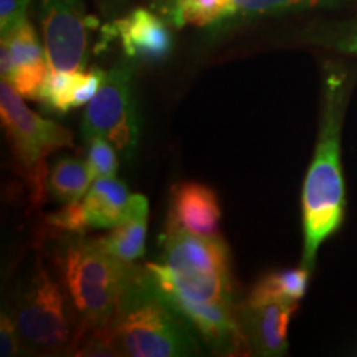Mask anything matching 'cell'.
I'll return each instance as SVG.
<instances>
[{"instance_id": "6da1fadb", "label": "cell", "mask_w": 357, "mask_h": 357, "mask_svg": "<svg viewBox=\"0 0 357 357\" xmlns=\"http://www.w3.org/2000/svg\"><path fill=\"white\" fill-rule=\"evenodd\" d=\"M113 329L123 356L185 357L200 351L197 333L164 298L146 266H134Z\"/></svg>"}, {"instance_id": "7a4b0ae2", "label": "cell", "mask_w": 357, "mask_h": 357, "mask_svg": "<svg viewBox=\"0 0 357 357\" xmlns=\"http://www.w3.org/2000/svg\"><path fill=\"white\" fill-rule=\"evenodd\" d=\"M159 243L162 260L144 266L160 291L200 303L231 301L230 252L222 236L207 238L166 227Z\"/></svg>"}, {"instance_id": "3957f363", "label": "cell", "mask_w": 357, "mask_h": 357, "mask_svg": "<svg viewBox=\"0 0 357 357\" xmlns=\"http://www.w3.org/2000/svg\"><path fill=\"white\" fill-rule=\"evenodd\" d=\"M56 273L88 331L113 324L134 266L124 263L100 240L66 238L56 250Z\"/></svg>"}, {"instance_id": "277c9868", "label": "cell", "mask_w": 357, "mask_h": 357, "mask_svg": "<svg viewBox=\"0 0 357 357\" xmlns=\"http://www.w3.org/2000/svg\"><path fill=\"white\" fill-rule=\"evenodd\" d=\"M339 102L341 96L337 95V88H333L328 95L314 159L303 187V265L306 268H311L314 263L319 245L341 225L344 212V181L339 149Z\"/></svg>"}, {"instance_id": "5b68a950", "label": "cell", "mask_w": 357, "mask_h": 357, "mask_svg": "<svg viewBox=\"0 0 357 357\" xmlns=\"http://www.w3.org/2000/svg\"><path fill=\"white\" fill-rule=\"evenodd\" d=\"M12 316L22 342L35 354L77 356L88 334L63 284L48 273L40 260L17 298Z\"/></svg>"}, {"instance_id": "8992f818", "label": "cell", "mask_w": 357, "mask_h": 357, "mask_svg": "<svg viewBox=\"0 0 357 357\" xmlns=\"http://www.w3.org/2000/svg\"><path fill=\"white\" fill-rule=\"evenodd\" d=\"M24 100L7 79H2L0 119L3 131L22 172L32 187L33 199L40 202L47 189V155L73 146V136L60 124L33 113Z\"/></svg>"}, {"instance_id": "52a82bcc", "label": "cell", "mask_w": 357, "mask_h": 357, "mask_svg": "<svg viewBox=\"0 0 357 357\" xmlns=\"http://www.w3.org/2000/svg\"><path fill=\"white\" fill-rule=\"evenodd\" d=\"M83 139L106 137L124 160H131L139 139L132 71L118 65L105 75L100 89L88 102L82 123Z\"/></svg>"}, {"instance_id": "ba28073f", "label": "cell", "mask_w": 357, "mask_h": 357, "mask_svg": "<svg viewBox=\"0 0 357 357\" xmlns=\"http://www.w3.org/2000/svg\"><path fill=\"white\" fill-rule=\"evenodd\" d=\"M45 55L52 71H82L88 60L89 32L98 26L82 0H42Z\"/></svg>"}, {"instance_id": "9c48e42d", "label": "cell", "mask_w": 357, "mask_h": 357, "mask_svg": "<svg viewBox=\"0 0 357 357\" xmlns=\"http://www.w3.org/2000/svg\"><path fill=\"white\" fill-rule=\"evenodd\" d=\"M164 298L189 321L194 331L204 339L211 351L220 356H250L247 334L243 333L238 318V307L234 301H207L200 303L178 296L174 293H164Z\"/></svg>"}, {"instance_id": "30bf717a", "label": "cell", "mask_w": 357, "mask_h": 357, "mask_svg": "<svg viewBox=\"0 0 357 357\" xmlns=\"http://www.w3.org/2000/svg\"><path fill=\"white\" fill-rule=\"evenodd\" d=\"M298 301H268L253 305L245 301L238 318L247 334L252 354L281 356L288 349V326Z\"/></svg>"}, {"instance_id": "8fae6325", "label": "cell", "mask_w": 357, "mask_h": 357, "mask_svg": "<svg viewBox=\"0 0 357 357\" xmlns=\"http://www.w3.org/2000/svg\"><path fill=\"white\" fill-rule=\"evenodd\" d=\"M111 33L121 40L129 60L139 63H159L172 52V35L160 17L146 8H136L109 26Z\"/></svg>"}, {"instance_id": "7c38bea8", "label": "cell", "mask_w": 357, "mask_h": 357, "mask_svg": "<svg viewBox=\"0 0 357 357\" xmlns=\"http://www.w3.org/2000/svg\"><path fill=\"white\" fill-rule=\"evenodd\" d=\"M2 42L10 50L13 61L12 73L7 82L25 100L40 101L45 82L50 73V65L33 26L29 20L22 22L12 32L2 35Z\"/></svg>"}, {"instance_id": "4fadbf2b", "label": "cell", "mask_w": 357, "mask_h": 357, "mask_svg": "<svg viewBox=\"0 0 357 357\" xmlns=\"http://www.w3.org/2000/svg\"><path fill=\"white\" fill-rule=\"evenodd\" d=\"M220 204L208 185L182 182L172 189L167 227L190 234L218 238L220 236Z\"/></svg>"}, {"instance_id": "5bb4252c", "label": "cell", "mask_w": 357, "mask_h": 357, "mask_svg": "<svg viewBox=\"0 0 357 357\" xmlns=\"http://www.w3.org/2000/svg\"><path fill=\"white\" fill-rule=\"evenodd\" d=\"M105 71H52L42 89L40 102L48 111L68 113L70 109L79 108L95 98L100 89Z\"/></svg>"}, {"instance_id": "9a60e30c", "label": "cell", "mask_w": 357, "mask_h": 357, "mask_svg": "<svg viewBox=\"0 0 357 357\" xmlns=\"http://www.w3.org/2000/svg\"><path fill=\"white\" fill-rule=\"evenodd\" d=\"M147 218H149L147 199L141 194L131 195L126 215L114 229H111V234L100 238V243L118 260L134 265L146 253Z\"/></svg>"}, {"instance_id": "2e32d148", "label": "cell", "mask_w": 357, "mask_h": 357, "mask_svg": "<svg viewBox=\"0 0 357 357\" xmlns=\"http://www.w3.org/2000/svg\"><path fill=\"white\" fill-rule=\"evenodd\" d=\"M129 200L131 194L119 178L102 177L93 181L83 199L91 229H114L126 215Z\"/></svg>"}, {"instance_id": "e0dca14e", "label": "cell", "mask_w": 357, "mask_h": 357, "mask_svg": "<svg viewBox=\"0 0 357 357\" xmlns=\"http://www.w3.org/2000/svg\"><path fill=\"white\" fill-rule=\"evenodd\" d=\"M310 280V268H293L268 273L257 281L248 303L260 305L268 301H300L305 296Z\"/></svg>"}, {"instance_id": "ac0fdd59", "label": "cell", "mask_w": 357, "mask_h": 357, "mask_svg": "<svg viewBox=\"0 0 357 357\" xmlns=\"http://www.w3.org/2000/svg\"><path fill=\"white\" fill-rule=\"evenodd\" d=\"M93 181L86 164L75 158H60L53 164L48 177V190L58 202H77L88 194Z\"/></svg>"}, {"instance_id": "d6986e66", "label": "cell", "mask_w": 357, "mask_h": 357, "mask_svg": "<svg viewBox=\"0 0 357 357\" xmlns=\"http://www.w3.org/2000/svg\"><path fill=\"white\" fill-rule=\"evenodd\" d=\"M162 10L174 25L205 26L222 20L231 0H162Z\"/></svg>"}, {"instance_id": "ffe728a7", "label": "cell", "mask_w": 357, "mask_h": 357, "mask_svg": "<svg viewBox=\"0 0 357 357\" xmlns=\"http://www.w3.org/2000/svg\"><path fill=\"white\" fill-rule=\"evenodd\" d=\"M86 167L91 181L114 177L118 172V151L106 137L96 136L86 141Z\"/></svg>"}, {"instance_id": "44dd1931", "label": "cell", "mask_w": 357, "mask_h": 357, "mask_svg": "<svg viewBox=\"0 0 357 357\" xmlns=\"http://www.w3.org/2000/svg\"><path fill=\"white\" fill-rule=\"evenodd\" d=\"M318 2L319 0H231L223 19L227 20L231 17H253L263 15V13L284 12L291 10V8L311 7Z\"/></svg>"}, {"instance_id": "7402d4cb", "label": "cell", "mask_w": 357, "mask_h": 357, "mask_svg": "<svg viewBox=\"0 0 357 357\" xmlns=\"http://www.w3.org/2000/svg\"><path fill=\"white\" fill-rule=\"evenodd\" d=\"M45 222H47L52 229L65 231V234L70 235H84L89 229H91L83 200L65 204L60 211L45 217Z\"/></svg>"}, {"instance_id": "603a6c76", "label": "cell", "mask_w": 357, "mask_h": 357, "mask_svg": "<svg viewBox=\"0 0 357 357\" xmlns=\"http://www.w3.org/2000/svg\"><path fill=\"white\" fill-rule=\"evenodd\" d=\"M20 334L12 312H2L0 316V356L13 357L20 351Z\"/></svg>"}, {"instance_id": "cb8c5ba5", "label": "cell", "mask_w": 357, "mask_h": 357, "mask_svg": "<svg viewBox=\"0 0 357 357\" xmlns=\"http://www.w3.org/2000/svg\"><path fill=\"white\" fill-rule=\"evenodd\" d=\"M32 0H0V30L2 35L12 32L26 20V7Z\"/></svg>"}, {"instance_id": "d4e9b609", "label": "cell", "mask_w": 357, "mask_h": 357, "mask_svg": "<svg viewBox=\"0 0 357 357\" xmlns=\"http://www.w3.org/2000/svg\"><path fill=\"white\" fill-rule=\"evenodd\" d=\"M13 68V61H12V55L10 50L6 43L2 42V48H0V70H2V79H7L10 77Z\"/></svg>"}, {"instance_id": "484cf974", "label": "cell", "mask_w": 357, "mask_h": 357, "mask_svg": "<svg viewBox=\"0 0 357 357\" xmlns=\"http://www.w3.org/2000/svg\"><path fill=\"white\" fill-rule=\"evenodd\" d=\"M347 50H351V52H357V38H354L349 45H347Z\"/></svg>"}]
</instances>
